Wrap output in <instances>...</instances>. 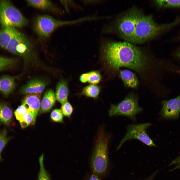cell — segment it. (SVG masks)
I'll return each instance as SVG.
<instances>
[{
  "mask_svg": "<svg viewBox=\"0 0 180 180\" xmlns=\"http://www.w3.org/2000/svg\"><path fill=\"white\" fill-rule=\"evenodd\" d=\"M151 125L150 123H147L128 126L127 132L120 141L116 150L119 149L126 141L133 139L138 140L150 146H156L146 132V129Z\"/></svg>",
  "mask_w": 180,
  "mask_h": 180,
  "instance_id": "8",
  "label": "cell"
},
{
  "mask_svg": "<svg viewBox=\"0 0 180 180\" xmlns=\"http://www.w3.org/2000/svg\"><path fill=\"white\" fill-rule=\"evenodd\" d=\"M29 5L33 7L43 10L56 12L57 8L50 1L47 0H26Z\"/></svg>",
  "mask_w": 180,
  "mask_h": 180,
  "instance_id": "17",
  "label": "cell"
},
{
  "mask_svg": "<svg viewBox=\"0 0 180 180\" xmlns=\"http://www.w3.org/2000/svg\"><path fill=\"white\" fill-rule=\"evenodd\" d=\"M142 110L138 105L137 96L132 94L128 95L119 103L111 104L108 112L110 116H123L135 120L136 115Z\"/></svg>",
  "mask_w": 180,
  "mask_h": 180,
  "instance_id": "5",
  "label": "cell"
},
{
  "mask_svg": "<svg viewBox=\"0 0 180 180\" xmlns=\"http://www.w3.org/2000/svg\"><path fill=\"white\" fill-rule=\"evenodd\" d=\"M109 138L102 128L99 131L90 164L93 173L101 175L106 172L108 166V146Z\"/></svg>",
  "mask_w": 180,
  "mask_h": 180,
  "instance_id": "3",
  "label": "cell"
},
{
  "mask_svg": "<svg viewBox=\"0 0 180 180\" xmlns=\"http://www.w3.org/2000/svg\"><path fill=\"white\" fill-rule=\"evenodd\" d=\"M180 23V17L178 16L172 22L159 24L154 21L151 15H144L139 11L134 32V43H142L170 30Z\"/></svg>",
  "mask_w": 180,
  "mask_h": 180,
  "instance_id": "2",
  "label": "cell"
},
{
  "mask_svg": "<svg viewBox=\"0 0 180 180\" xmlns=\"http://www.w3.org/2000/svg\"><path fill=\"white\" fill-rule=\"evenodd\" d=\"M84 20L80 19L73 21L58 20L50 16L42 15L38 16L34 20L33 27L38 36L42 38L48 37L58 28Z\"/></svg>",
  "mask_w": 180,
  "mask_h": 180,
  "instance_id": "6",
  "label": "cell"
},
{
  "mask_svg": "<svg viewBox=\"0 0 180 180\" xmlns=\"http://www.w3.org/2000/svg\"><path fill=\"white\" fill-rule=\"evenodd\" d=\"M139 12L132 9L118 18L116 21V28L118 33L128 42L134 43V32Z\"/></svg>",
  "mask_w": 180,
  "mask_h": 180,
  "instance_id": "7",
  "label": "cell"
},
{
  "mask_svg": "<svg viewBox=\"0 0 180 180\" xmlns=\"http://www.w3.org/2000/svg\"><path fill=\"white\" fill-rule=\"evenodd\" d=\"M15 86L14 78L6 75L0 78V92L6 96H8L14 90Z\"/></svg>",
  "mask_w": 180,
  "mask_h": 180,
  "instance_id": "14",
  "label": "cell"
},
{
  "mask_svg": "<svg viewBox=\"0 0 180 180\" xmlns=\"http://www.w3.org/2000/svg\"><path fill=\"white\" fill-rule=\"evenodd\" d=\"M100 89V87L97 85H90L83 88L82 94L88 97L96 98L99 94Z\"/></svg>",
  "mask_w": 180,
  "mask_h": 180,
  "instance_id": "19",
  "label": "cell"
},
{
  "mask_svg": "<svg viewBox=\"0 0 180 180\" xmlns=\"http://www.w3.org/2000/svg\"><path fill=\"white\" fill-rule=\"evenodd\" d=\"M120 76L126 86L133 88H136L138 84V78L132 72L128 70H121Z\"/></svg>",
  "mask_w": 180,
  "mask_h": 180,
  "instance_id": "16",
  "label": "cell"
},
{
  "mask_svg": "<svg viewBox=\"0 0 180 180\" xmlns=\"http://www.w3.org/2000/svg\"><path fill=\"white\" fill-rule=\"evenodd\" d=\"M156 174V173H154L151 176H150L149 177L145 179L144 180H152L153 178V177L154 176L155 174Z\"/></svg>",
  "mask_w": 180,
  "mask_h": 180,
  "instance_id": "32",
  "label": "cell"
},
{
  "mask_svg": "<svg viewBox=\"0 0 180 180\" xmlns=\"http://www.w3.org/2000/svg\"><path fill=\"white\" fill-rule=\"evenodd\" d=\"M44 156L42 154L39 158L40 170L38 174V180H50V176L44 168Z\"/></svg>",
  "mask_w": 180,
  "mask_h": 180,
  "instance_id": "24",
  "label": "cell"
},
{
  "mask_svg": "<svg viewBox=\"0 0 180 180\" xmlns=\"http://www.w3.org/2000/svg\"><path fill=\"white\" fill-rule=\"evenodd\" d=\"M28 23V20L10 2L0 0V23L4 28L22 27Z\"/></svg>",
  "mask_w": 180,
  "mask_h": 180,
  "instance_id": "4",
  "label": "cell"
},
{
  "mask_svg": "<svg viewBox=\"0 0 180 180\" xmlns=\"http://www.w3.org/2000/svg\"><path fill=\"white\" fill-rule=\"evenodd\" d=\"M16 61L14 58L0 56V72L12 68L16 64Z\"/></svg>",
  "mask_w": 180,
  "mask_h": 180,
  "instance_id": "21",
  "label": "cell"
},
{
  "mask_svg": "<svg viewBox=\"0 0 180 180\" xmlns=\"http://www.w3.org/2000/svg\"><path fill=\"white\" fill-rule=\"evenodd\" d=\"M176 54L177 56L180 58V48L178 50Z\"/></svg>",
  "mask_w": 180,
  "mask_h": 180,
  "instance_id": "33",
  "label": "cell"
},
{
  "mask_svg": "<svg viewBox=\"0 0 180 180\" xmlns=\"http://www.w3.org/2000/svg\"><path fill=\"white\" fill-rule=\"evenodd\" d=\"M88 82L91 84H96L98 83L101 80L102 77L99 72L96 71H92L88 72Z\"/></svg>",
  "mask_w": 180,
  "mask_h": 180,
  "instance_id": "25",
  "label": "cell"
},
{
  "mask_svg": "<svg viewBox=\"0 0 180 180\" xmlns=\"http://www.w3.org/2000/svg\"><path fill=\"white\" fill-rule=\"evenodd\" d=\"M55 93L49 89L44 92L41 102L40 111L42 112L50 111L54 104L56 100Z\"/></svg>",
  "mask_w": 180,
  "mask_h": 180,
  "instance_id": "13",
  "label": "cell"
},
{
  "mask_svg": "<svg viewBox=\"0 0 180 180\" xmlns=\"http://www.w3.org/2000/svg\"><path fill=\"white\" fill-rule=\"evenodd\" d=\"M12 47L14 54L26 58H34L36 56L32 42L27 36L18 30L15 36Z\"/></svg>",
  "mask_w": 180,
  "mask_h": 180,
  "instance_id": "9",
  "label": "cell"
},
{
  "mask_svg": "<svg viewBox=\"0 0 180 180\" xmlns=\"http://www.w3.org/2000/svg\"><path fill=\"white\" fill-rule=\"evenodd\" d=\"M27 112V110L22 104L19 106L14 112V115L16 119L19 121Z\"/></svg>",
  "mask_w": 180,
  "mask_h": 180,
  "instance_id": "28",
  "label": "cell"
},
{
  "mask_svg": "<svg viewBox=\"0 0 180 180\" xmlns=\"http://www.w3.org/2000/svg\"><path fill=\"white\" fill-rule=\"evenodd\" d=\"M47 84L46 82L39 79H35L31 80L28 82L20 90L23 94L40 93H41L45 88Z\"/></svg>",
  "mask_w": 180,
  "mask_h": 180,
  "instance_id": "12",
  "label": "cell"
},
{
  "mask_svg": "<svg viewBox=\"0 0 180 180\" xmlns=\"http://www.w3.org/2000/svg\"><path fill=\"white\" fill-rule=\"evenodd\" d=\"M68 90L66 82L63 80L60 81L57 84L55 94L56 99L59 102L63 104L67 101Z\"/></svg>",
  "mask_w": 180,
  "mask_h": 180,
  "instance_id": "15",
  "label": "cell"
},
{
  "mask_svg": "<svg viewBox=\"0 0 180 180\" xmlns=\"http://www.w3.org/2000/svg\"><path fill=\"white\" fill-rule=\"evenodd\" d=\"M41 93L28 94H26L22 104L26 107L27 112L36 117L40 109L41 105Z\"/></svg>",
  "mask_w": 180,
  "mask_h": 180,
  "instance_id": "11",
  "label": "cell"
},
{
  "mask_svg": "<svg viewBox=\"0 0 180 180\" xmlns=\"http://www.w3.org/2000/svg\"><path fill=\"white\" fill-rule=\"evenodd\" d=\"M8 131L5 128L0 130V162L2 160L1 152L8 142L11 138L8 136Z\"/></svg>",
  "mask_w": 180,
  "mask_h": 180,
  "instance_id": "23",
  "label": "cell"
},
{
  "mask_svg": "<svg viewBox=\"0 0 180 180\" xmlns=\"http://www.w3.org/2000/svg\"><path fill=\"white\" fill-rule=\"evenodd\" d=\"M162 108L160 114L166 119H175L179 116L180 112V94L176 98L162 102Z\"/></svg>",
  "mask_w": 180,
  "mask_h": 180,
  "instance_id": "10",
  "label": "cell"
},
{
  "mask_svg": "<svg viewBox=\"0 0 180 180\" xmlns=\"http://www.w3.org/2000/svg\"><path fill=\"white\" fill-rule=\"evenodd\" d=\"M156 4L159 7L164 8H180V0H158Z\"/></svg>",
  "mask_w": 180,
  "mask_h": 180,
  "instance_id": "20",
  "label": "cell"
},
{
  "mask_svg": "<svg viewBox=\"0 0 180 180\" xmlns=\"http://www.w3.org/2000/svg\"><path fill=\"white\" fill-rule=\"evenodd\" d=\"M36 117L32 114L27 112L19 121L22 128H25L30 124H34Z\"/></svg>",
  "mask_w": 180,
  "mask_h": 180,
  "instance_id": "22",
  "label": "cell"
},
{
  "mask_svg": "<svg viewBox=\"0 0 180 180\" xmlns=\"http://www.w3.org/2000/svg\"><path fill=\"white\" fill-rule=\"evenodd\" d=\"M61 111L65 116L70 118L73 111V108L71 104L68 101L62 104Z\"/></svg>",
  "mask_w": 180,
  "mask_h": 180,
  "instance_id": "26",
  "label": "cell"
},
{
  "mask_svg": "<svg viewBox=\"0 0 180 180\" xmlns=\"http://www.w3.org/2000/svg\"><path fill=\"white\" fill-rule=\"evenodd\" d=\"M98 176L93 173L88 180H101Z\"/></svg>",
  "mask_w": 180,
  "mask_h": 180,
  "instance_id": "31",
  "label": "cell"
},
{
  "mask_svg": "<svg viewBox=\"0 0 180 180\" xmlns=\"http://www.w3.org/2000/svg\"><path fill=\"white\" fill-rule=\"evenodd\" d=\"M50 117L52 119L56 122H63V115L61 110L55 109L52 112Z\"/></svg>",
  "mask_w": 180,
  "mask_h": 180,
  "instance_id": "27",
  "label": "cell"
},
{
  "mask_svg": "<svg viewBox=\"0 0 180 180\" xmlns=\"http://www.w3.org/2000/svg\"><path fill=\"white\" fill-rule=\"evenodd\" d=\"M173 164L175 165L176 166L173 169L170 170V171L180 169V156L172 161L168 166H170Z\"/></svg>",
  "mask_w": 180,
  "mask_h": 180,
  "instance_id": "29",
  "label": "cell"
},
{
  "mask_svg": "<svg viewBox=\"0 0 180 180\" xmlns=\"http://www.w3.org/2000/svg\"><path fill=\"white\" fill-rule=\"evenodd\" d=\"M13 118L12 112L6 104L0 102V123L9 125Z\"/></svg>",
  "mask_w": 180,
  "mask_h": 180,
  "instance_id": "18",
  "label": "cell"
},
{
  "mask_svg": "<svg viewBox=\"0 0 180 180\" xmlns=\"http://www.w3.org/2000/svg\"><path fill=\"white\" fill-rule=\"evenodd\" d=\"M100 46L103 56L114 68L125 67L140 72L144 68L146 56L140 48L130 42L106 40Z\"/></svg>",
  "mask_w": 180,
  "mask_h": 180,
  "instance_id": "1",
  "label": "cell"
},
{
  "mask_svg": "<svg viewBox=\"0 0 180 180\" xmlns=\"http://www.w3.org/2000/svg\"><path fill=\"white\" fill-rule=\"evenodd\" d=\"M89 77L88 72L82 74L80 77V80L82 83H85L88 82Z\"/></svg>",
  "mask_w": 180,
  "mask_h": 180,
  "instance_id": "30",
  "label": "cell"
}]
</instances>
